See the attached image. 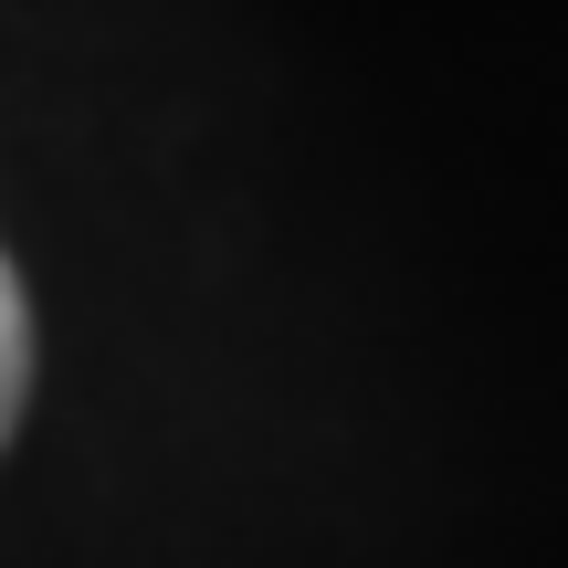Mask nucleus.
<instances>
[{
	"instance_id": "f257e3e1",
	"label": "nucleus",
	"mask_w": 568,
	"mask_h": 568,
	"mask_svg": "<svg viewBox=\"0 0 568 568\" xmlns=\"http://www.w3.org/2000/svg\"><path fill=\"white\" fill-rule=\"evenodd\" d=\"M21 389H32V305H21V274L0 253V443L21 422Z\"/></svg>"
}]
</instances>
